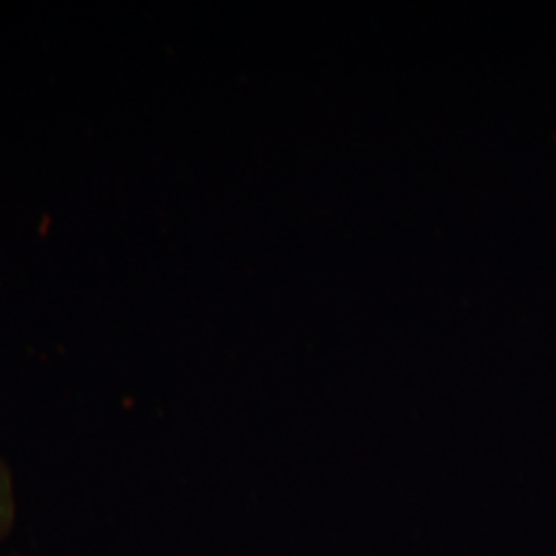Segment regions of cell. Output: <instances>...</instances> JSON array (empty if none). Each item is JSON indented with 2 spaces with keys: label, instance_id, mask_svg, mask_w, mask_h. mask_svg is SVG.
I'll list each match as a JSON object with an SVG mask.
<instances>
[{
  "label": "cell",
  "instance_id": "6da1fadb",
  "mask_svg": "<svg viewBox=\"0 0 556 556\" xmlns=\"http://www.w3.org/2000/svg\"><path fill=\"white\" fill-rule=\"evenodd\" d=\"M17 519V497L15 482L9 466L0 459V544L11 534Z\"/></svg>",
  "mask_w": 556,
  "mask_h": 556
}]
</instances>
